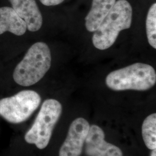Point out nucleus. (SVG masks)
<instances>
[{
    "label": "nucleus",
    "instance_id": "nucleus-1",
    "mask_svg": "<svg viewBox=\"0 0 156 156\" xmlns=\"http://www.w3.org/2000/svg\"><path fill=\"white\" fill-rule=\"evenodd\" d=\"M51 62L48 45L42 42L34 44L15 68L13 73L15 82L22 86L37 83L50 69Z\"/></svg>",
    "mask_w": 156,
    "mask_h": 156
},
{
    "label": "nucleus",
    "instance_id": "nucleus-2",
    "mask_svg": "<svg viewBox=\"0 0 156 156\" xmlns=\"http://www.w3.org/2000/svg\"><path fill=\"white\" fill-rule=\"evenodd\" d=\"M133 8L127 0H117L92 37L93 44L99 50L111 47L122 30L130 28Z\"/></svg>",
    "mask_w": 156,
    "mask_h": 156
},
{
    "label": "nucleus",
    "instance_id": "nucleus-3",
    "mask_svg": "<svg viewBox=\"0 0 156 156\" xmlns=\"http://www.w3.org/2000/svg\"><path fill=\"white\" fill-rule=\"evenodd\" d=\"M105 82L109 89L115 91H145L155 85L156 71L149 64L136 62L109 73Z\"/></svg>",
    "mask_w": 156,
    "mask_h": 156
},
{
    "label": "nucleus",
    "instance_id": "nucleus-4",
    "mask_svg": "<svg viewBox=\"0 0 156 156\" xmlns=\"http://www.w3.org/2000/svg\"><path fill=\"white\" fill-rule=\"evenodd\" d=\"M62 113V105L60 102L55 99L45 100L33 125L24 136L26 142L34 144L39 149L46 147Z\"/></svg>",
    "mask_w": 156,
    "mask_h": 156
},
{
    "label": "nucleus",
    "instance_id": "nucleus-5",
    "mask_svg": "<svg viewBox=\"0 0 156 156\" xmlns=\"http://www.w3.org/2000/svg\"><path fill=\"white\" fill-rule=\"evenodd\" d=\"M41 101V98L36 91L23 90L0 100V116L9 123H22L35 111Z\"/></svg>",
    "mask_w": 156,
    "mask_h": 156
},
{
    "label": "nucleus",
    "instance_id": "nucleus-6",
    "mask_svg": "<svg viewBox=\"0 0 156 156\" xmlns=\"http://www.w3.org/2000/svg\"><path fill=\"white\" fill-rule=\"evenodd\" d=\"M90 126L84 118L75 119L70 125L67 138L60 149L59 156H80L88 135Z\"/></svg>",
    "mask_w": 156,
    "mask_h": 156
},
{
    "label": "nucleus",
    "instance_id": "nucleus-7",
    "mask_svg": "<svg viewBox=\"0 0 156 156\" xmlns=\"http://www.w3.org/2000/svg\"><path fill=\"white\" fill-rule=\"evenodd\" d=\"M85 153L87 156H122V150L105 140L103 130L97 125L90 127L85 140Z\"/></svg>",
    "mask_w": 156,
    "mask_h": 156
},
{
    "label": "nucleus",
    "instance_id": "nucleus-8",
    "mask_svg": "<svg viewBox=\"0 0 156 156\" xmlns=\"http://www.w3.org/2000/svg\"><path fill=\"white\" fill-rule=\"evenodd\" d=\"M12 8L22 18L30 31L35 32L41 28L42 15L35 0H9Z\"/></svg>",
    "mask_w": 156,
    "mask_h": 156
},
{
    "label": "nucleus",
    "instance_id": "nucleus-9",
    "mask_svg": "<svg viewBox=\"0 0 156 156\" xmlns=\"http://www.w3.org/2000/svg\"><path fill=\"white\" fill-rule=\"evenodd\" d=\"M116 0H93L91 8L85 17V26L89 32H95L111 11Z\"/></svg>",
    "mask_w": 156,
    "mask_h": 156
},
{
    "label": "nucleus",
    "instance_id": "nucleus-10",
    "mask_svg": "<svg viewBox=\"0 0 156 156\" xmlns=\"http://www.w3.org/2000/svg\"><path fill=\"white\" fill-rule=\"evenodd\" d=\"M27 28L25 22L11 7L0 8V35L9 32L17 36L24 35Z\"/></svg>",
    "mask_w": 156,
    "mask_h": 156
},
{
    "label": "nucleus",
    "instance_id": "nucleus-11",
    "mask_svg": "<svg viewBox=\"0 0 156 156\" xmlns=\"http://www.w3.org/2000/svg\"><path fill=\"white\" fill-rule=\"evenodd\" d=\"M142 134L146 147L150 150L156 149V114L152 113L144 120Z\"/></svg>",
    "mask_w": 156,
    "mask_h": 156
},
{
    "label": "nucleus",
    "instance_id": "nucleus-12",
    "mask_svg": "<svg viewBox=\"0 0 156 156\" xmlns=\"http://www.w3.org/2000/svg\"><path fill=\"white\" fill-rule=\"evenodd\" d=\"M146 29L149 44L156 49V4L151 6L147 15Z\"/></svg>",
    "mask_w": 156,
    "mask_h": 156
},
{
    "label": "nucleus",
    "instance_id": "nucleus-13",
    "mask_svg": "<svg viewBox=\"0 0 156 156\" xmlns=\"http://www.w3.org/2000/svg\"><path fill=\"white\" fill-rule=\"evenodd\" d=\"M40 2L45 6H51L58 5L64 2V0H39Z\"/></svg>",
    "mask_w": 156,
    "mask_h": 156
},
{
    "label": "nucleus",
    "instance_id": "nucleus-14",
    "mask_svg": "<svg viewBox=\"0 0 156 156\" xmlns=\"http://www.w3.org/2000/svg\"><path fill=\"white\" fill-rule=\"evenodd\" d=\"M151 156H156V149L152 150V151H151Z\"/></svg>",
    "mask_w": 156,
    "mask_h": 156
}]
</instances>
